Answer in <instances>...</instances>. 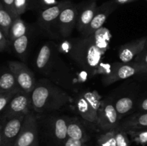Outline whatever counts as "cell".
I'll return each instance as SVG.
<instances>
[{"mask_svg":"<svg viewBox=\"0 0 147 146\" xmlns=\"http://www.w3.org/2000/svg\"><path fill=\"white\" fill-rule=\"evenodd\" d=\"M62 146H88L86 143L68 137Z\"/></svg>","mask_w":147,"mask_h":146,"instance_id":"1f68e13d","label":"cell"},{"mask_svg":"<svg viewBox=\"0 0 147 146\" xmlns=\"http://www.w3.org/2000/svg\"><path fill=\"white\" fill-rule=\"evenodd\" d=\"M142 70L134 62L125 63L115 62L109 67V72L102 77V82L105 85H110L120 80L130 78L134 75L141 74Z\"/></svg>","mask_w":147,"mask_h":146,"instance_id":"52a82bcc","label":"cell"},{"mask_svg":"<svg viewBox=\"0 0 147 146\" xmlns=\"http://www.w3.org/2000/svg\"><path fill=\"white\" fill-rule=\"evenodd\" d=\"M121 117L116 110L111 97L102 100L98 114L97 127L101 131L116 130L120 124Z\"/></svg>","mask_w":147,"mask_h":146,"instance_id":"5b68a950","label":"cell"},{"mask_svg":"<svg viewBox=\"0 0 147 146\" xmlns=\"http://www.w3.org/2000/svg\"><path fill=\"white\" fill-rule=\"evenodd\" d=\"M136 106L139 111L147 112V95L139 97Z\"/></svg>","mask_w":147,"mask_h":146,"instance_id":"4dcf8cb0","label":"cell"},{"mask_svg":"<svg viewBox=\"0 0 147 146\" xmlns=\"http://www.w3.org/2000/svg\"><path fill=\"white\" fill-rule=\"evenodd\" d=\"M109 31L102 27L93 34L78 39L73 43L70 57L88 73L93 74L109 47Z\"/></svg>","mask_w":147,"mask_h":146,"instance_id":"6da1fadb","label":"cell"},{"mask_svg":"<svg viewBox=\"0 0 147 146\" xmlns=\"http://www.w3.org/2000/svg\"><path fill=\"white\" fill-rule=\"evenodd\" d=\"M25 115L16 116L1 120L0 127V146H14L21 131Z\"/></svg>","mask_w":147,"mask_h":146,"instance_id":"8fae6325","label":"cell"},{"mask_svg":"<svg viewBox=\"0 0 147 146\" xmlns=\"http://www.w3.org/2000/svg\"><path fill=\"white\" fill-rule=\"evenodd\" d=\"M16 17L17 16L9 11L7 8L4 7L2 3H1L0 4V29L8 38L10 29Z\"/></svg>","mask_w":147,"mask_h":146,"instance_id":"ffe728a7","label":"cell"},{"mask_svg":"<svg viewBox=\"0 0 147 146\" xmlns=\"http://www.w3.org/2000/svg\"><path fill=\"white\" fill-rule=\"evenodd\" d=\"M12 90H21L14 74L11 71H6L0 77V93Z\"/></svg>","mask_w":147,"mask_h":146,"instance_id":"44dd1931","label":"cell"},{"mask_svg":"<svg viewBox=\"0 0 147 146\" xmlns=\"http://www.w3.org/2000/svg\"><path fill=\"white\" fill-rule=\"evenodd\" d=\"M146 1H147V0H146Z\"/></svg>","mask_w":147,"mask_h":146,"instance_id":"e575fe53","label":"cell"},{"mask_svg":"<svg viewBox=\"0 0 147 146\" xmlns=\"http://www.w3.org/2000/svg\"><path fill=\"white\" fill-rule=\"evenodd\" d=\"M9 69L15 77L19 87L24 92L31 93L35 87L37 81L32 72L23 62H9Z\"/></svg>","mask_w":147,"mask_h":146,"instance_id":"9c48e42d","label":"cell"},{"mask_svg":"<svg viewBox=\"0 0 147 146\" xmlns=\"http://www.w3.org/2000/svg\"><path fill=\"white\" fill-rule=\"evenodd\" d=\"M146 44L147 37H144L123 44L119 50V59L122 62H131L144 50Z\"/></svg>","mask_w":147,"mask_h":146,"instance_id":"2e32d148","label":"cell"},{"mask_svg":"<svg viewBox=\"0 0 147 146\" xmlns=\"http://www.w3.org/2000/svg\"><path fill=\"white\" fill-rule=\"evenodd\" d=\"M126 133L136 144L142 145L147 144V127L140 130L128 131Z\"/></svg>","mask_w":147,"mask_h":146,"instance_id":"d4e9b609","label":"cell"},{"mask_svg":"<svg viewBox=\"0 0 147 146\" xmlns=\"http://www.w3.org/2000/svg\"><path fill=\"white\" fill-rule=\"evenodd\" d=\"M31 100L33 111L37 114H44L71 103L73 98L60 87L43 79L37 82L31 92Z\"/></svg>","mask_w":147,"mask_h":146,"instance_id":"7a4b0ae2","label":"cell"},{"mask_svg":"<svg viewBox=\"0 0 147 146\" xmlns=\"http://www.w3.org/2000/svg\"><path fill=\"white\" fill-rule=\"evenodd\" d=\"M30 39V34L29 32H27L24 35L19 37L11 42V46L12 47L14 53L22 60H24L27 54Z\"/></svg>","mask_w":147,"mask_h":146,"instance_id":"7402d4cb","label":"cell"},{"mask_svg":"<svg viewBox=\"0 0 147 146\" xmlns=\"http://www.w3.org/2000/svg\"><path fill=\"white\" fill-rule=\"evenodd\" d=\"M28 0H15L14 4V10L16 15L20 16L24 14L27 9Z\"/></svg>","mask_w":147,"mask_h":146,"instance_id":"f1b7e54d","label":"cell"},{"mask_svg":"<svg viewBox=\"0 0 147 146\" xmlns=\"http://www.w3.org/2000/svg\"><path fill=\"white\" fill-rule=\"evenodd\" d=\"M78 8L77 6L70 3L62 11L57 19L59 31L64 38H67L71 34L75 26L77 24Z\"/></svg>","mask_w":147,"mask_h":146,"instance_id":"5bb4252c","label":"cell"},{"mask_svg":"<svg viewBox=\"0 0 147 146\" xmlns=\"http://www.w3.org/2000/svg\"><path fill=\"white\" fill-rule=\"evenodd\" d=\"M27 32H28L27 31V27L25 22L22 19L20 16L17 17L14 19V22H13L11 29H10L9 34V40L10 41V44L14 40L24 35Z\"/></svg>","mask_w":147,"mask_h":146,"instance_id":"603a6c76","label":"cell"},{"mask_svg":"<svg viewBox=\"0 0 147 146\" xmlns=\"http://www.w3.org/2000/svg\"><path fill=\"white\" fill-rule=\"evenodd\" d=\"M11 45L8 37L0 29V51L3 52Z\"/></svg>","mask_w":147,"mask_h":146,"instance_id":"f546056e","label":"cell"},{"mask_svg":"<svg viewBox=\"0 0 147 146\" xmlns=\"http://www.w3.org/2000/svg\"><path fill=\"white\" fill-rule=\"evenodd\" d=\"M118 4H128V3H131V2H134L136 0H114Z\"/></svg>","mask_w":147,"mask_h":146,"instance_id":"836d02e7","label":"cell"},{"mask_svg":"<svg viewBox=\"0 0 147 146\" xmlns=\"http://www.w3.org/2000/svg\"><path fill=\"white\" fill-rule=\"evenodd\" d=\"M113 99V103L120 117H123L133 110L139 99L137 90L130 85L126 90L121 92L120 96Z\"/></svg>","mask_w":147,"mask_h":146,"instance_id":"4fadbf2b","label":"cell"},{"mask_svg":"<svg viewBox=\"0 0 147 146\" xmlns=\"http://www.w3.org/2000/svg\"><path fill=\"white\" fill-rule=\"evenodd\" d=\"M97 8L98 7L96 1L93 0L85 4L80 10L78 9L76 27L79 32L81 33L82 34L91 22Z\"/></svg>","mask_w":147,"mask_h":146,"instance_id":"e0dca14e","label":"cell"},{"mask_svg":"<svg viewBox=\"0 0 147 146\" xmlns=\"http://www.w3.org/2000/svg\"><path fill=\"white\" fill-rule=\"evenodd\" d=\"M115 135H116L117 146H129L130 143L128 137L129 135L126 131L118 127L115 130Z\"/></svg>","mask_w":147,"mask_h":146,"instance_id":"83f0119b","label":"cell"},{"mask_svg":"<svg viewBox=\"0 0 147 146\" xmlns=\"http://www.w3.org/2000/svg\"><path fill=\"white\" fill-rule=\"evenodd\" d=\"M119 127L126 132L146 128L147 112H141L130 116L119 124Z\"/></svg>","mask_w":147,"mask_h":146,"instance_id":"d6986e66","label":"cell"},{"mask_svg":"<svg viewBox=\"0 0 147 146\" xmlns=\"http://www.w3.org/2000/svg\"><path fill=\"white\" fill-rule=\"evenodd\" d=\"M22 92L21 90H12V91L5 92L0 93V112L2 113L7 104L11 102L13 97L17 94V93Z\"/></svg>","mask_w":147,"mask_h":146,"instance_id":"4316f807","label":"cell"},{"mask_svg":"<svg viewBox=\"0 0 147 146\" xmlns=\"http://www.w3.org/2000/svg\"><path fill=\"white\" fill-rule=\"evenodd\" d=\"M98 146H117L115 130L104 132L97 139Z\"/></svg>","mask_w":147,"mask_h":146,"instance_id":"cb8c5ba5","label":"cell"},{"mask_svg":"<svg viewBox=\"0 0 147 146\" xmlns=\"http://www.w3.org/2000/svg\"><path fill=\"white\" fill-rule=\"evenodd\" d=\"M14 1L15 0H2L1 3L3 4V5L4 6L5 8H7L9 11H11L13 14H14L15 16L16 14L14 12ZM18 17V16H17Z\"/></svg>","mask_w":147,"mask_h":146,"instance_id":"d6a6232c","label":"cell"},{"mask_svg":"<svg viewBox=\"0 0 147 146\" xmlns=\"http://www.w3.org/2000/svg\"><path fill=\"white\" fill-rule=\"evenodd\" d=\"M117 5L118 4L114 0H111L103 3L100 7H98L91 22L90 23L86 31L83 32V36H89L93 34L96 31L102 28L109 15L117 8Z\"/></svg>","mask_w":147,"mask_h":146,"instance_id":"7c38bea8","label":"cell"},{"mask_svg":"<svg viewBox=\"0 0 147 146\" xmlns=\"http://www.w3.org/2000/svg\"><path fill=\"white\" fill-rule=\"evenodd\" d=\"M102 100L96 91H86L73 98L72 107L75 112L90 126L97 127L98 114Z\"/></svg>","mask_w":147,"mask_h":146,"instance_id":"277c9868","label":"cell"},{"mask_svg":"<svg viewBox=\"0 0 147 146\" xmlns=\"http://www.w3.org/2000/svg\"><path fill=\"white\" fill-rule=\"evenodd\" d=\"M57 52L54 43L47 42L43 44L35 59L36 69L42 74H49L52 72L59 60Z\"/></svg>","mask_w":147,"mask_h":146,"instance_id":"30bf717a","label":"cell"},{"mask_svg":"<svg viewBox=\"0 0 147 146\" xmlns=\"http://www.w3.org/2000/svg\"><path fill=\"white\" fill-rule=\"evenodd\" d=\"M42 115L37 117V122L44 146H62L68 138L67 125L70 117L60 115Z\"/></svg>","mask_w":147,"mask_h":146,"instance_id":"3957f363","label":"cell"},{"mask_svg":"<svg viewBox=\"0 0 147 146\" xmlns=\"http://www.w3.org/2000/svg\"><path fill=\"white\" fill-rule=\"evenodd\" d=\"M67 136L74 140L87 143L90 140V135L86 130L84 125L78 118H69L67 125Z\"/></svg>","mask_w":147,"mask_h":146,"instance_id":"ac0fdd59","label":"cell"},{"mask_svg":"<svg viewBox=\"0 0 147 146\" xmlns=\"http://www.w3.org/2000/svg\"><path fill=\"white\" fill-rule=\"evenodd\" d=\"M14 146H40L38 122L34 111H30L24 117L21 131Z\"/></svg>","mask_w":147,"mask_h":146,"instance_id":"8992f818","label":"cell"},{"mask_svg":"<svg viewBox=\"0 0 147 146\" xmlns=\"http://www.w3.org/2000/svg\"><path fill=\"white\" fill-rule=\"evenodd\" d=\"M70 3L71 1L69 0H63L42 10L38 17V24L40 28L45 31H49L52 24L57 21L62 11Z\"/></svg>","mask_w":147,"mask_h":146,"instance_id":"9a60e30c","label":"cell"},{"mask_svg":"<svg viewBox=\"0 0 147 146\" xmlns=\"http://www.w3.org/2000/svg\"><path fill=\"white\" fill-rule=\"evenodd\" d=\"M31 110H32L31 93L20 92L13 97L4 111L1 113V120H8L16 116L26 115Z\"/></svg>","mask_w":147,"mask_h":146,"instance_id":"ba28073f","label":"cell"},{"mask_svg":"<svg viewBox=\"0 0 147 146\" xmlns=\"http://www.w3.org/2000/svg\"><path fill=\"white\" fill-rule=\"evenodd\" d=\"M134 62L138 64L142 70V75L147 76V44L144 50L134 60Z\"/></svg>","mask_w":147,"mask_h":146,"instance_id":"484cf974","label":"cell"}]
</instances>
